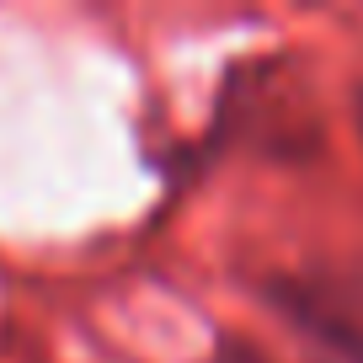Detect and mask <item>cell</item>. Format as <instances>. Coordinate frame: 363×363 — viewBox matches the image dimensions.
Wrapping results in <instances>:
<instances>
[{
    "instance_id": "cell-1",
    "label": "cell",
    "mask_w": 363,
    "mask_h": 363,
    "mask_svg": "<svg viewBox=\"0 0 363 363\" xmlns=\"http://www.w3.org/2000/svg\"><path fill=\"white\" fill-rule=\"evenodd\" d=\"M352 118H358V134H363V86L352 91Z\"/></svg>"
}]
</instances>
